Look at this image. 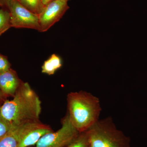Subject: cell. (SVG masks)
I'll use <instances>...</instances> for the list:
<instances>
[{
  "label": "cell",
  "instance_id": "277c9868",
  "mask_svg": "<svg viewBox=\"0 0 147 147\" xmlns=\"http://www.w3.org/2000/svg\"><path fill=\"white\" fill-rule=\"evenodd\" d=\"M79 134L67 114L63 120L61 127L42 136L36 143V147H66Z\"/></svg>",
  "mask_w": 147,
  "mask_h": 147
},
{
  "label": "cell",
  "instance_id": "ba28073f",
  "mask_svg": "<svg viewBox=\"0 0 147 147\" xmlns=\"http://www.w3.org/2000/svg\"><path fill=\"white\" fill-rule=\"evenodd\" d=\"M22 82L16 71L11 68L0 72V90L5 98L13 97Z\"/></svg>",
  "mask_w": 147,
  "mask_h": 147
},
{
  "label": "cell",
  "instance_id": "9a60e30c",
  "mask_svg": "<svg viewBox=\"0 0 147 147\" xmlns=\"http://www.w3.org/2000/svg\"><path fill=\"white\" fill-rule=\"evenodd\" d=\"M10 64L6 57L0 55V72L7 71L10 69Z\"/></svg>",
  "mask_w": 147,
  "mask_h": 147
},
{
  "label": "cell",
  "instance_id": "3957f363",
  "mask_svg": "<svg viewBox=\"0 0 147 147\" xmlns=\"http://www.w3.org/2000/svg\"><path fill=\"white\" fill-rule=\"evenodd\" d=\"M88 131L89 147H130L129 139L111 118L99 120Z\"/></svg>",
  "mask_w": 147,
  "mask_h": 147
},
{
  "label": "cell",
  "instance_id": "5b68a950",
  "mask_svg": "<svg viewBox=\"0 0 147 147\" xmlns=\"http://www.w3.org/2000/svg\"><path fill=\"white\" fill-rule=\"evenodd\" d=\"M9 9L11 27L40 30L38 15L22 5L18 0H12L7 6Z\"/></svg>",
  "mask_w": 147,
  "mask_h": 147
},
{
  "label": "cell",
  "instance_id": "9c48e42d",
  "mask_svg": "<svg viewBox=\"0 0 147 147\" xmlns=\"http://www.w3.org/2000/svg\"><path fill=\"white\" fill-rule=\"evenodd\" d=\"M20 136L16 125H12L6 133L0 137V147H18Z\"/></svg>",
  "mask_w": 147,
  "mask_h": 147
},
{
  "label": "cell",
  "instance_id": "e0dca14e",
  "mask_svg": "<svg viewBox=\"0 0 147 147\" xmlns=\"http://www.w3.org/2000/svg\"><path fill=\"white\" fill-rule=\"evenodd\" d=\"M41 2H42V4L44 6L47 5V4L51 2L52 1H54V0H41Z\"/></svg>",
  "mask_w": 147,
  "mask_h": 147
},
{
  "label": "cell",
  "instance_id": "8992f818",
  "mask_svg": "<svg viewBox=\"0 0 147 147\" xmlns=\"http://www.w3.org/2000/svg\"><path fill=\"white\" fill-rule=\"evenodd\" d=\"M20 136L18 147H28L36 144L45 134L53 131L50 126L38 120L16 125Z\"/></svg>",
  "mask_w": 147,
  "mask_h": 147
},
{
  "label": "cell",
  "instance_id": "6da1fadb",
  "mask_svg": "<svg viewBox=\"0 0 147 147\" xmlns=\"http://www.w3.org/2000/svg\"><path fill=\"white\" fill-rule=\"evenodd\" d=\"M1 110L7 120L12 125H18L39 120L41 101L30 85L22 82L13 99L5 100Z\"/></svg>",
  "mask_w": 147,
  "mask_h": 147
},
{
  "label": "cell",
  "instance_id": "d6986e66",
  "mask_svg": "<svg viewBox=\"0 0 147 147\" xmlns=\"http://www.w3.org/2000/svg\"><path fill=\"white\" fill-rule=\"evenodd\" d=\"M63 1H69V0H63Z\"/></svg>",
  "mask_w": 147,
  "mask_h": 147
},
{
  "label": "cell",
  "instance_id": "ac0fdd59",
  "mask_svg": "<svg viewBox=\"0 0 147 147\" xmlns=\"http://www.w3.org/2000/svg\"><path fill=\"white\" fill-rule=\"evenodd\" d=\"M5 98V97L3 96L1 90H0V102L3 101V100L4 98Z\"/></svg>",
  "mask_w": 147,
  "mask_h": 147
},
{
  "label": "cell",
  "instance_id": "4fadbf2b",
  "mask_svg": "<svg viewBox=\"0 0 147 147\" xmlns=\"http://www.w3.org/2000/svg\"><path fill=\"white\" fill-rule=\"evenodd\" d=\"M11 27L9 11L0 9V36Z\"/></svg>",
  "mask_w": 147,
  "mask_h": 147
},
{
  "label": "cell",
  "instance_id": "8fae6325",
  "mask_svg": "<svg viewBox=\"0 0 147 147\" xmlns=\"http://www.w3.org/2000/svg\"><path fill=\"white\" fill-rule=\"evenodd\" d=\"M18 2L32 13L39 15L45 6L41 0H18Z\"/></svg>",
  "mask_w": 147,
  "mask_h": 147
},
{
  "label": "cell",
  "instance_id": "52a82bcc",
  "mask_svg": "<svg viewBox=\"0 0 147 147\" xmlns=\"http://www.w3.org/2000/svg\"><path fill=\"white\" fill-rule=\"evenodd\" d=\"M69 8L67 2L63 0H54L45 6L38 15L39 31H47L60 20Z\"/></svg>",
  "mask_w": 147,
  "mask_h": 147
},
{
  "label": "cell",
  "instance_id": "2e32d148",
  "mask_svg": "<svg viewBox=\"0 0 147 147\" xmlns=\"http://www.w3.org/2000/svg\"><path fill=\"white\" fill-rule=\"evenodd\" d=\"M12 0H0V4L7 6L9 3Z\"/></svg>",
  "mask_w": 147,
  "mask_h": 147
},
{
  "label": "cell",
  "instance_id": "7a4b0ae2",
  "mask_svg": "<svg viewBox=\"0 0 147 147\" xmlns=\"http://www.w3.org/2000/svg\"><path fill=\"white\" fill-rule=\"evenodd\" d=\"M69 118L79 133L87 131L99 120L101 111L96 96L85 91L71 92L67 96Z\"/></svg>",
  "mask_w": 147,
  "mask_h": 147
},
{
  "label": "cell",
  "instance_id": "30bf717a",
  "mask_svg": "<svg viewBox=\"0 0 147 147\" xmlns=\"http://www.w3.org/2000/svg\"><path fill=\"white\" fill-rule=\"evenodd\" d=\"M62 66L61 58L56 54H53L44 62L42 66V73L48 75H53Z\"/></svg>",
  "mask_w": 147,
  "mask_h": 147
},
{
  "label": "cell",
  "instance_id": "7c38bea8",
  "mask_svg": "<svg viewBox=\"0 0 147 147\" xmlns=\"http://www.w3.org/2000/svg\"><path fill=\"white\" fill-rule=\"evenodd\" d=\"M88 130L79 133V135L66 147H89Z\"/></svg>",
  "mask_w": 147,
  "mask_h": 147
},
{
  "label": "cell",
  "instance_id": "5bb4252c",
  "mask_svg": "<svg viewBox=\"0 0 147 147\" xmlns=\"http://www.w3.org/2000/svg\"><path fill=\"white\" fill-rule=\"evenodd\" d=\"M0 105V137L6 133L10 129L12 124L2 115Z\"/></svg>",
  "mask_w": 147,
  "mask_h": 147
}]
</instances>
